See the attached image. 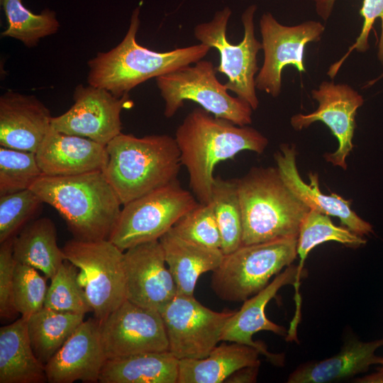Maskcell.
I'll return each mask as SVG.
<instances>
[{"label":"cell","mask_w":383,"mask_h":383,"mask_svg":"<svg viewBox=\"0 0 383 383\" xmlns=\"http://www.w3.org/2000/svg\"><path fill=\"white\" fill-rule=\"evenodd\" d=\"M256 10L257 6L253 4L243 13L244 35L239 44H232L227 38L228 23L232 15L228 6L216 11L210 21L199 23L194 29V37L200 43L218 51L220 63L216 69L228 77L224 84L226 89L248 103L253 110L259 106L255 77L259 72L257 55L262 48L255 33Z\"/></svg>","instance_id":"cell-8"},{"label":"cell","mask_w":383,"mask_h":383,"mask_svg":"<svg viewBox=\"0 0 383 383\" xmlns=\"http://www.w3.org/2000/svg\"><path fill=\"white\" fill-rule=\"evenodd\" d=\"M73 99L69 110L52 117V128L105 146L121 133V111L133 104L128 94L117 97L104 89L89 84L76 87Z\"/></svg>","instance_id":"cell-13"},{"label":"cell","mask_w":383,"mask_h":383,"mask_svg":"<svg viewBox=\"0 0 383 383\" xmlns=\"http://www.w3.org/2000/svg\"><path fill=\"white\" fill-rule=\"evenodd\" d=\"M355 382L362 383L383 382V372L378 370L376 373L358 378Z\"/></svg>","instance_id":"cell-41"},{"label":"cell","mask_w":383,"mask_h":383,"mask_svg":"<svg viewBox=\"0 0 383 383\" xmlns=\"http://www.w3.org/2000/svg\"><path fill=\"white\" fill-rule=\"evenodd\" d=\"M52 119L50 110L36 96L6 91L0 97V146L35 152Z\"/></svg>","instance_id":"cell-20"},{"label":"cell","mask_w":383,"mask_h":383,"mask_svg":"<svg viewBox=\"0 0 383 383\" xmlns=\"http://www.w3.org/2000/svg\"><path fill=\"white\" fill-rule=\"evenodd\" d=\"M64 219L76 240H107L122 204L104 171L70 176H40L30 187Z\"/></svg>","instance_id":"cell-2"},{"label":"cell","mask_w":383,"mask_h":383,"mask_svg":"<svg viewBox=\"0 0 383 383\" xmlns=\"http://www.w3.org/2000/svg\"><path fill=\"white\" fill-rule=\"evenodd\" d=\"M383 76V74L382 75V77Z\"/></svg>","instance_id":"cell-43"},{"label":"cell","mask_w":383,"mask_h":383,"mask_svg":"<svg viewBox=\"0 0 383 383\" xmlns=\"http://www.w3.org/2000/svg\"><path fill=\"white\" fill-rule=\"evenodd\" d=\"M306 273H299L298 267L290 265L279 273L274 279L255 295L243 301L241 308L226 322L221 340L234 342L253 347L260 354L267 357L273 364L282 365L284 362L282 354H272L260 342H254L252 335L262 331H270L277 335L287 336V331L282 326L276 324L267 318L265 308L269 301L274 298L280 288L285 285L293 284L295 287L297 309H300V296L298 289L300 279L305 277Z\"/></svg>","instance_id":"cell-17"},{"label":"cell","mask_w":383,"mask_h":383,"mask_svg":"<svg viewBox=\"0 0 383 383\" xmlns=\"http://www.w3.org/2000/svg\"><path fill=\"white\" fill-rule=\"evenodd\" d=\"M174 138L182 165L189 174V187L201 204L211 202L218 163L243 150L261 154L268 145L267 138L255 128L235 125L199 107L184 118Z\"/></svg>","instance_id":"cell-1"},{"label":"cell","mask_w":383,"mask_h":383,"mask_svg":"<svg viewBox=\"0 0 383 383\" xmlns=\"http://www.w3.org/2000/svg\"><path fill=\"white\" fill-rule=\"evenodd\" d=\"M43 175L70 176L104 171L106 147L91 139L69 135L52 128L35 152Z\"/></svg>","instance_id":"cell-21"},{"label":"cell","mask_w":383,"mask_h":383,"mask_svg":"<svg viewBox=\"0 0 383 383\" xmlns=\"http://www.w3.org/2000/svg\"><path fill=\"white\" fill-rule=\"evenodd\" d=\"M235 311H213L194 296L177 294L160 311L169 351L179 360L207 357Z\"/></svg>","instance_id":"cell-11"},{"label":"cell","mask_w":383,"mask_h":383,"mask_svg":"<svg viewBox=\"0 0 383 383\" xmlns=\"http://www.w3.org/2000/svg\"><path fill=\"white\" fill-rule=\"evenodd\" d=\"M165 262L178 294L194 296L199 277L214 271L221 263V249L212 248L188 240L171 228L159 239Z\"/></svg>","instance_id":"cell-22"},{"label":"cell","mask_w":383,"mask_h":383,"mask_svg":"<svg viewBox=\"0 0 383 383\" xmlns=\"http://www.w3.org/2000/svg\"><path fill=\"white\" fill-rule=\"evenodd\" d=\"M65 258L76 266L94 318L103 321L126 299L123 251L109 239L74 238L62 248Z\"/></svg>","instance_id":"cell-9"},{"label":"cell","mask_w":383,"mask_h":383,"mask_svg":"<svg viewBox=\"0 0 383 383\" xmlns=\"http://www.w3.org/2000/svg\"><path fill=\"white\" fill-rule=\"evenodd\" d=\"M48 287L46 277L41 276L37 269L17 262L12 289L16 311L27 318L40 310L44 306Z\"/></svg>","instance_id":"cell-35"},{"label":"cell","mask_w":383,"mask_h":383,"mask_svg":"<svg viewBox=\"0 0 383 383\" xmlns=\"http://www.w3.org/2000/svg\"><path fill=\"white\" fill-rule=\"evenodd\" d=\"M99 323L107 360L169 350L165 325L158 311L126 300Z\"/></svg>","instance_id":"cell-14"},{"label":"cell","mask_w":383,"mask_h":383,"mask_svg":"<svg viewBox=\"0 0 383 383\" xmlns=\"http://www.w3.org/2000/svg\"><path fill=\"white\" fill-rule=\"evenodd\" d=\"M198 204L174 181L123 205L109 240L122 251L159 240Z\"/></svg>","instance_id":"cell-10"},{"label":"cell","mask_w":383,"mask_h":383,"mask_svg":"<svg viewBox=\"0 0 383 383\" xmlns=\"http://www.w3.org/2000/svg\"><path fill=\"white\" fill-rule=\"evenodd\" d=\"M78 268L68 260L59 267L48 287L44 306L62 312L86 314L92 309L79 282Z\"/></svg>","instance_id":"cell-32"},{"label":"cell","mask_w":383,"mask_h":383,"mask_svg":"<svg viewBox=\"0 0 383 383\" xmlns=\"http://www.w3.org/2000/svg\"><path fill=\"white\" fill-rule=\"evenodd\" d=\"M216 72L212 62L201 60L156 77L165 101V116L172 117L184 101H192L217 118L240 126L250 124L253 109L244 100L228 94Z\"/></svg>","instance_id":"cell-7"},{"label":"cell","mask_w":383,"mask_h":383,"mask_svg":"<svg viewBox=\"0 0 383 383\" xmlns=\"http://www.w3.org/2000/svg\"><path fill=\"white\" fill-rule=\"evenodd\" d=\"M104 174L122 206L177 180L182 165L174 138L121 133L106 145Z\"/></svg>","instance_id":"cell-4"},{"label":"cell","mask_w":383,"mask_h":383,"mask_svg":"<svg viewBox=\"0 0 383 383\" xmlns=\"http://www.w3.org/2000/svg\"><path fill=\"white\" fill-rule=\"evenodd\" d=\"M260 354L247 345L222 343L204 358L179 360L177 383L223 382L242 367L260 365Z\"/></svg>","instance_id":"cell-25"},{"label":"cell","mask_w":383,"mask_h":383,"mask_svg":"<svg viewBox=\"0 0 383 383\" xmlns=\"http://www.w3.org/2000/svg\"><path fill=\"white\" fill-rule=\"evenodd\" d=\"M42 175L35 152L0 146V196L30 189Z\"/></svg>","instance_id":"cell-33"},{"label":"cell","mask_w":383,"mask_h":383,"mask_svg":"<svg viewBox=\"0 0 383 383\" xmlns=\"http://www.w3.org/2000/svg\"><path fill=\"white\" fill-rule=\"evenodd\" d=\"M45 365L36 357L23 316L0 328V383H44Z\"/></svg>","instance_id":"cell-24"},{"label":"cell","mask_w":383,"mask_h":383,"mask_svg":"<svg viewBox=\"0 0 383 383\" xmlns=\"http://www.w3.org/2000/svg\"><path fill=\"white\" fill-rule=\"evenodd\" d=\"M311 96L318 103L317 109L308 114L294 115L291 125L294 130L301 131L316 121L325 123L338 140V147L334 152L325 154L324 157L345 170L346 158L354 148L357 111L363 105L364 99L350 85L328 81H323L318 89H313Z\"/></svg>","instance_id":"cell-15"},{"label":"cell","mask_w":383,"mask_h":383,"mask_svg":"<svg viewBox=\"0 0 383 383\" xmlns=\"http://www.w3.org/2000/svg\"><path fill=\"white\" fill-rule=\"evenodd\" d=\"M84 314L55 311L43 306L27 318L33 350L44 365L84 321Z\"/></svg>","instance_id":"cell-28"},{"label":"cell","mask_w":383,"mask_h":383,"mask_svg":"<svg viewBox=\"0 0 383 383\" xmlns=\"http://www.w3.org/2000/svg\"><path fill=\"white\" fill-rule=\"evenodd\" d=\"M179 236L212 248L221 249V237L211 202L199 203L172 228Z\"/></svg>","instance_id":"cell-36"},{"label":"cell","mask_w":383,"mask_h":383,"mask_svg":"<svg viewBox=\"0 0 383 383\" xmlns=\"http://www.w3.org/2000/svg\"><path fill=\"white\" fill-rule=\"evenodd\" d=\"M297 238L242 245L224 255L212 272L211 286L221 299L243 302L263 289L270 279L297 256Z\"/></svg>","instance_id":"cell-6"},{"label":"cell","mask_w":383,"mask_h":383,"mask_svg":"<svg viewBox=\"0 0 383 383\" xmlns=\"http://www.w3.org/2000/svg\"><path fill=\"white\" fill-rule=\"evenodd\" d=\"M383 346V338L362 342L350 340L333 357L301 365L290 374L289 383H327L348 379L379 364L375 351Z\"/></svg>","instance_id":"cell-23"},{"label":"cell","mask_w":383,"mask_h":383,"mask_svg":"<svg viewBox=\"0 0 383 383\" xmlns=\"http://www.w3.org/2000/svg\"><path fill=\"white\" fill-rule=\"evenodd\" d=\"M7 20L2 37L20 40L28 48L38 45L40 40L55 33L60 23L56 13L48 9L35 14L23 6L22 0H1Z\"/></svg>","instance_id":"cell-30"},{"label":"cell","mask_w":383,"mask_h":383,"mask_svg":"<svg viewBox=\"0 0 383 383\" xmlns=\"http://www.w3.org/2000/svg\"><path fill=\"white\" fill-rule=\"evenodd\" d=\"M333 240L348 247L357 248L366 243L363 236L359 235L347 227L337 226L329 216L310 209L303 219L297 238V255L300 260L297 266L299 273H305L304 261L309 252L316 245Z\"/></svg>","instance_id":"cell-31"},{"label":"cell","mask_w":383,"mask_h":383,"mask_svg":"<svg viewBox=\"0 0 383 383\" xmlns=\"http://www.w3.org/2000/svg\"><path fill=\"white\" fill-rule=\"evenodd\" d=\"M379 364L381 365V367L379 370L383 372V357L381 358Z\"/></svg>","instance_id":"cell-42"},{"label":"cell","mask_w":383,"mask_h":383,"mask_svg":"<svg viewBox=\"0 0 383 383\" xmlns=\"http://www.w3.org/2000/svg\"><path fill=\"white\" fill-rule=\"evenodd\" d=\"M140 23V9L137 7L121 43L107 52H99L88 61L89 85L121 97L151 78L202 60L211 49L199 43L167 52L153 51L137 43Z\"/></svg>","instance_id":"cell-3"},{"label":"cell","mask_w":383,"mask_h":383,"mask_svg":"<svg viewBox=\"0 0 383 383\" xmlns=\"http://www.w3.org/2000/svg\"><path fill=\"white\" fill-rule=\"evenodd\" d=\"M360 14L363 18L360 33L345 54L329 67L327 74L331 79L335 77L346 58L353 50L365 52L370 48L369 35L377 18L381 20V34L378 42L377 58L383 65V0H363Z\"/></svg>","instance_id":"cell-37"},{"label":"cell","mask_w":383,"mask_h":383,"mask_svg":"<svg viewBox=\"0 0 383 383\" xmlns=\"http://www.w3.org/2000/svg\"><path fill=\"white\" fill-rule=\"evenodd\" d=\"M16 262L31 266L51 279L66 260L57 243V230L48 217L32 220L13 238Z\"/></svg>","instance_id":"cell-26"},{"label":"cell","mask_w":383,"mask_h":383,"mask_svg":"<svg viewBox=\"0 0 383 383\" xmlns=\"http://www.w3.org/2000/svg\"><path fill=\"white\" fill-rule=\"evenodd\" d=\"M106 360L100 323L94 317L89 318L79 324L45 365L47 381L99 382Z\"/></svg>","instance_id":"cell-18"},{"label":"cell","mask_w":383,"mask_h":383,"mask_svg":"<svg viewBox=\"0 0 383 383\" xmlns=\"http://www.w3.org/2000/svg\"><path fill=\"white\" fill-rule=\"evenodd\" d=\"M221 237V250L229 254L243 245V223L236 180L214 178L211 200Z\"/></svg>","instance_id":"cell-29"},{"label":"cell","mask_w":383,"mask_h":383,"mask_svg":"<svg viewBox=\"0 0 383 383\" xmlns=\"http://www.w3.org/2000/svg\"><path fill=\"white\" fill-rule=\"evenodd\" d=\"M236 183L243 245L298 238L310 209L286 186L277 167H253Z\"/></svg>","instance_id":"cell-5"},{"label":"cell","mask_w":383,"mask_h":383,"mask_svg":"<svg viewBox=\"0 0 383 383\" xmlns=\"http://www.w3.org/2000/svg\"><path fill=\"white\" fill-rule=\"evenodd\" d=\"M260 365L246 366L235 372L225 381L231 383H252L255 382Z\"/></svg>","instance_id":"cell-39"},{"label":"cell","mask_w":383,"mask_h":383,"mask_svg":"<svg viewBox=\"0 0 383 383\" xmlns=\"http://www.w3.org/2000/svg\"><path fill=\"white\" fill-rule=\"evenodd\" d=\"M296 155L295 146L288 144L282 145L274 155L279 174L294 195L309 209L338 217L345 227L359 235L373 233L372 226L351 209V200H346L335 193L327 195L320 190L316 173L309 174V184L304 182L297 170Z\"/></svg>","instance_id":"cell-19"},{"label":"cell","mask_w":383,"mask_h":383,"mask_svg":"<svg viewBox=\"0 0 383 383\" xmlns=\"http://www.w3.org/2000/svg\"><path fill=\"white\" fill-rule=\"evenodd\" d=\"M317 15L326 21L331 15L336 0H313Z\"/></svg>","instance_id":"cell-40"},{"label":"cell","mask_w":383,"mask_h":383,"mask_svg":"<svg viewBox=\"0 0 383 383\" xmlns=\"http://www.w3.org/2000/svg\"><path fill=\"white\" fill-rule=\"evenodd\" d=\"M123 264L129 301L160 311L177 294L159 240L123 251Z\"/></svg>","instance_id":"cell-16"},{"label":"cell","mask_w":383,"mask_h":383,"mask_svg":"<svg viewBox=\"0 0 383 383\" xmlns=\"http://www.w3.org/2000/svg\"><path fill=\"white\" fill-rule=\"evenodd\" d=\"M179 360L169 350L107 360L100 383H177Z\"/></svg>","instance_id":"cell-27"},{"label":"cell","mask_w":383,"mask_h":383,"mask_svg":"<svg viewBox=\"0 0 383 383\" xmlns=\"http://www.w3.org/2000/svg\"><path fill=\"white\" fill-rule=\"evenodd\" d=\"M263 64L255 77L256 89L277 97L282 90V74L287 66L306 72L304 62L307 44L321 40L325 26L316 21L296 26L281 24L269 12L260 20Z\"/></svg>","instance_id":"cell-12"},{"label":"cell","mask_w":383,"mask_h":383,"mask_svg":"<svg viewBox=\"0 0 383 383\" xmlns=\"http://www.w3.org/2000/svg\"><path fill=\"white\" fill-rule=\"evenodd\" d=\"M13 238L0 243V316L10 318L18 313L12 303V289L16 261L13 254Z\"/></svg>","instance_id":"cell-38"},{"label":"cell","mask_w":383,"mask_h":383,"mask_svg":"<svg viewBox=\"0 0 383 383\" xmlns=\"http://www.w3.org/2000/svg\"><path fill=\"white\" fill-rule=\"evenodd\" d=\"M43 204L30 189L0 196V243L14 238Z\"/></svg>","instance_id":"cell-34"}]
</instances>
